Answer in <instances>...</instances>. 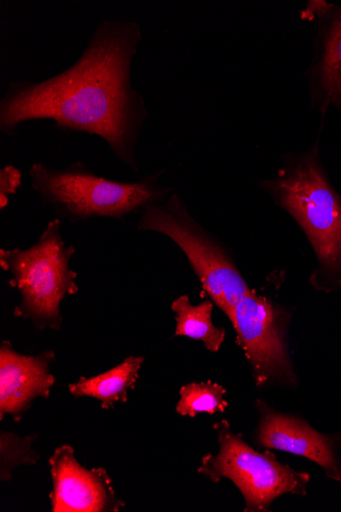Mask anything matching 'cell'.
Listing matches in <instances>:
<instances>
[{
  "instance_id": "cell-1",
  "label": "cell",
  "mask_w": 341,
  "mask_h": 512,
  "mask_svg": "<svg viewBox=\"0 0 341 512\" xmlns=\"http://www.w3.org/2000/svg\"><path fill=\"white\" fill-rule=\"evenodd\" d=\"M142 40L135 21L103 20L80 58L51 78L12 82L0 100V131L17 134L25 122L51 120L66 133L100 136L112 153L138 173L137 147L149 110L132 84Z\"/></svg>"
},
{
  "instance_id": "cell-2",
  "label": "cell",
  "mask_w": 341,
  "mask_h": 512,
  "mask_svg": "<svg viewBox=\"0 0 341 512\" xmlns=\"http://www.w3.org/2000/svg\"><path fill=\"white\" fill-rule=\"evenodd\" d=\"M260 186L305 232L318 265L310 284L319 292L340 290L341 197L321 164L319 144L306 153L286 156L277 176Z\"/></svg>"
},
{
  "instance_id": "cell-3",
  "label": "cell",
  "mask_w": 341,
  "mask_h": 512,
  "mask_svg": "<svg viewBox=\"0 0 341 512\" xmlns=\"http://www.w3.org/2000/svg\"><path fill=\"white\" fill-rule=\"evenodd\" d=\"M165 171L122 182L97 175L77 161L61 169L34 163L28 176L42 204L52 209L57 218L76 224L93 218L125 222L128 216L164 202L171 193L160 184Z\"/></svg>"
},
{
  "instance_id": "cell-4",
  "label": "cell",
  "mask_w": 341,
  "mask_h": 512,
  "mask_svg": "<svg viewBox=\"0 0 341 512\" xmlns=\"http://www.w3.org/2000/svg\"><path fill=\"white\" fill-rule=\"evenodd\" d=\"M62 220L48 222L38 242L28 249H0V267L11 275L10 286L21 294L14 315L30 320L36 330L60 331L61 303L79 292L71 268L76 253L62 237Z\"/></svg>"
},
{
  "instance_id": "cell-5",
  "label": "cell",
  "mask_w": 341,
  "mask_h": 512,
  "mask_svg": "<svg viewBox=\"0 0 341 512\" xmlns=\"http://www.w3.org/2000/svg\"><path fill=\"white\" fill-rule=\"evenodd\" d=\"M137 229L172 240L197 274L204 294L229 320L237 303L252 292L226 248L193 218L178 194L144 209Z\"/></svg>"
},
{
  "instance_id": "cell-6",
  "label": "cell",
  "mask_w": 341,
  "mask_h": 512,
  "mask_svg": "<svg viewBox=\"0 0 341 512\" xmlns=\"http://www.w3.org/2000/svg\"><path fill=\"white\" fill-rule=\"evenodd\" d=\"M218 434L219 452L203 457L199 474L219 483L233 482L246 501V512L269 511L271 504L285 494L306 496L311 476L281 463L267 450L260 453L240 434L231 431L223 420L214 426Z\"/></svg>"
},
{
  "instance_id": "cell-7",
  "label": "cell",
  "mask_w": 341,
  "mask_h": 512,
  "mask_svg": "<svg viewBox=\"0 0 341 512\" xmlns=\"http://www.w3.org/2000/svg\"><path fill=\"white\" fill-rule=\"evenodd\" d=\"M291 317L286 308L254 290L233 310L230 321L236 332V344L245 352L258 387L299 385L287 344Z\"/></svg>"
},
{
  "instance_id": "cell-8",
  "label": "cell",
  "mask_w": 341,
  "mask_h": 512,
  "mask_svg": "<svg viewBox=\"0 0 341 512\" xmlns=\"http://www.w3.org/2000/svg\"><path fill=\"white\" fill-rule=\"evenodd\" d=\"M256 406L260 422L255 441L259 446L308 458L319 465L326 479L341 483V434H321L304 418L276 411L260 399Z\"/></svg>"
},
{
  "instance_id": "cell-9",
  "label": "cell",
  "mask_w": 341,
  "mask_h": 512,
  "mask_svg": "<svg viewBox=\"0 0 341 512\" xmlns=\"http://www.w3.org/2000/svg\"><path fill=\"white\" fill-rule=\"evenodd\" d=\"M54 490V512H119L125 503L116 496L113 482L104 469L87 470L72 446L56 449L50 459Z\"/></svg>"
},
{
  "instance_id": "cell-10",
  "label": "cell",
  "mask_w": 341,
  "mask_h": 512,
  "mask_svg": "<svg viewBox=\"0 0 341 512\" xmlns=\"http://www.w3.org/2000/svg\"><path fill=\"white\" fill-rule=\"evenodd\" d=\"M52 350L35 356L19 354L9 341L0 345V420L11 414L19 422L35 398H48L56 383Z\"/></svg>"
},
{
  "instance_id": "cell-11",
  "label": "cell",
  "mask_w": 341,
  "mask_h": 512,
  "mask_svg": "<svg viewBox=\"0 0 341 512\" xmlns=\"http://www.w3.org/2000/svg\"><path fill=\"white\" fill-rule=\"evenodd\" d=\"M302 17L319 19L315 54L309 70L312 102L323 115L330 107L341 111V7L310 2Z\"/></svg>"
},
{
  "instance_id": "cell-12",
  "label": "cell",
  "mask_w": 341,
  "mask_h": 512,
  "mask_svg": "<svg viewBox=\"0 0 341 512\" xmlns=\"http://www.w3.org/2000/svg\"><path fill=\"white\" fill-rule=\"evenodd\" d=\"M144 362L142 356H130L121 364L93 378H80L69 386L76 398L92 397L102 402V408H113L117 403L128 401V391L133 390L139 379Z\"/></svg>"
},
{
  "instance_id": "cell-13",
  "label": "cell",
  "mask_w": 341,
  "mask_h": 512,
  "mask_svg": "<svg viewBox=\"0 0 341 512\" xmlns=\"http://www.w3.org/2000/svg\"><path fill=\"white\" fill-rule=\"evenodd\" d=\"M214 303L206 300L194 306L188 296L177 298L172 306L176 314V337H186L194 341H201L211 352H218L226 337L224 328H217L213 322Z\"/></svg>"
},
{
  "instance_id": "cell-14",
  "label": "cell",
  "mask_w": 341,
  "mask_h": 512,
  "mask_svg": "<svg viewBox=\"0 0 341 512\" xmlns=\"http://www.w3.org/2000/svg\"><path fill=\"white\" fill-rule=\"evenodd\" d=\"M226 393L223 386L211 381L191 383L180 389L176 411L182 416L190 417L199 413H223L228 407V402L224 398Z\"/></svg>"
},
{
  "instance_id": "cell-15",
  "label": "cell",
  "mask_w": 341,
  "mask_h": 512,
  "mask_svg": "<svg viewBox=\"0 0 341 512\" xmlns=\"http://www.w3.org/2000/svg\"><path fill=\"white\" fill-rule=\"evenodd\" d=\"M35 437L18 438L12 434V440L16 448V454L2 457V480L9 481L12 471L20 463H36L38 455L32 450V441Z\"/></svg>"
},
{
  "instance_id": "cell-16",
  "label": "cell",
  "mask_w": 341,
  "mask_h": 512,
  "mask_svg": "<svg viewBox=\"0 0 341 512\" xmlns=\"http://www.w3.org/2000/svg\"><path fill=\"white\" fill-rule=\"evenodd\" d=\"M22 173L18 168L8 165L0 170V210L10 204V196L17 193L22 184Z\"/></svg>"
}]
</instances>
